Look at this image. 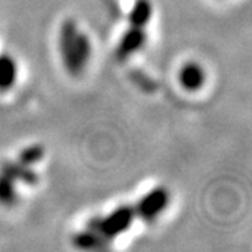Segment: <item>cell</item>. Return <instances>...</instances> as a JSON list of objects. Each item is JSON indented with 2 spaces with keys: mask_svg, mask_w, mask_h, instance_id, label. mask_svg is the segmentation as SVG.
<instances>
[{
  "mask_svg": "<svg viewBox=\"0 0 252 252\" xmlns=\"http://www.w3.org/2000/svg\"><path fill=\"white\" fill-rule=\"evenodd\" d=\"M58 51L66 72L73 77H79L93 55L90 36L79 30L74 20L67 18L61 24L58 32Z\"/></svg>",
  "mask_w": 252,
  "mask_h": 252,
  "instance_id": "obj_1",
  "label": "cell"
},
{
  "mask_svg": "<svg viewBox=\"0 0 252 252\" xmlns=\"http://www.w3.org/2000/svg\"><path fill=\"white\" fill-rule=\"evenodd\" d=\"M136 213L133 206L121 205L104 217H93L87 223V228L97 231L104 240L112 241L126 233L135 221Z\"/></svg>",
  "mask_w": 252,
  "mask_h": 252,
  "instance_id": "obj_2",
  "label": "cell"
},
{
  "mask_svg": "<svg viewBox=\"0 0 252 252\" xmlns=\"http://www.w3.org/2000/svg\"><path fill=\"white\" fill-rule=\"evenodd\" d=\"M170 203V192L165 187H156L139 199L135 209L136 217L144 221H153L161 215Z\"/></svg>",
  "mask_w": 252,
  "mask_h": 252,
  "instance_id": "obj_3",
  "label": "cell"
},
{
  "mask_svg": "<svg viewBox=\"0 0 252 252\" xmlns=\"http://www.w3.org/2000/svg\"><path fill=\"white\" fill-rule=\"evenodd\" d=\"M147 42V32L143 27H130L122 34L117 48L115 56L118 61H126L130 56L142 51Z\"/></svg>",
  "mask_w": 252,
  "mask_h": 252,
  "instance_id": "obj_4",
  "label": "cell"
},
{
  "mask_svg": "<svg viewBox=\"0 0 252 252\" xmlns=\"http://www.w3.org/2000/svg\"><path fill=\"white\" fill-rule=\"evenodd\" d=\"M178 81L185 91L195 93L199 91L206 83V72L203 66L198 62H187L181 66L178 72Z\"/></svg>",
  "mask_w": 252,
  "mask_h": 252,
  "instance_id": "obj_5",
  "label": "cell"
},
{
  "mask_svg": "<svg viewBox=\"0 0 252 252\" xmlns=\"http://www.w3.org/2000/svg\"><path fill=\"white\" fill-rule=\"evenodd\" d=\"M0 172L9 175L11 180H14L16 182H21L24 185L28 187H34L38 184L39 177L35 172V170L30 165H26L23 162L11 161V160H6L1 161L0 164Z\"/></svg>",
  "mask_w": 252,
  "mask_h": 252,
  "instance_id": "obj_6",
  "label": "cell"
},
{
  "mask_svg": "<svg viewBox=\"0 0 252 252\" xmlns=\"http://www.w3.org/2000/svg\"><path fill=\"white\" fill-rule=\"evenodd\" d=\"M18 64L10 54H0V91H10L17 83Z\"/></svg>",
  "mask_w": 252,
  "mask_h": 252,
  "instance_id": "obj_7",
  "label": "cell"
},
{
  "mask_svg": "<svg viewBox=\"0 0 252 252\" xmlns=\"http://www.w3.org/2000/svg\"><path fill=\"white\" fill-rule=\"evenodd\" d=\"M153 16V4L149 0H136L129 10L127 21L132 27H146V24L152 20Z\"/></svg>",
  "mask_w": 252,
  "mask_h": 252,
  "instance_id": "obj_8",
  "label": "cell"
},
{
  "mask_svg": "<svg viewBox=\"0 0 252 252\" xmlns=\"http://www.w3.org/2000/svg\"><path fill=\"white\" fill-rule=\"evenodd\" d=\"M72 243L76 248H80V250H98V248H104L108 241L104 240L97 231L86 227V230L74 234Z\"/></svg>",
  "mask_w": 252,
  "mask_h": 252,
  "instance_id": "obj_9",
  "label": "cell"
},
{
  "mask_svg": "<svg viewBox=\"0 0 252 252\" xmlns=\"http://www.w3.org/2000/svg\"><path fill=\"white\" fill-rule=\"evenodd\" d=\"M18 202V190L16 181L11 180L9 175L0 172V205L6 207H13Z\"/></svg>",
  "mask_w": 252,
  "mask_h": 252,
  "instance_id": "obj_10",
  "label": "cell"
},
{
  "mask_svg": "<svg viewBox=\"0 0 252 252\" xmlns=\"http://www.w3.org/2000/svg\"><path fill=\"white\" fill-rule=\"evenodd\" d=\"M45 157V149L42 144H31L24 147L20 153H18L17 160L26 165L32 167L34 164L39 162Z\"/></svg>",
  "mask_w": 252,
  "mask_h": 252,
  "instance_id": "obj_11",
  "label": "cell"
}]
</instances>
